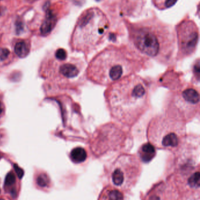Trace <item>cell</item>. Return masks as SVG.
I'll return each mask as SVG.
<instances>
[{
  "mask_svg": "<svg viewBox=\"0 0 200 200\" xmlns=\"http://www.w3.org/2000/svg\"><path fill=\"white\" fill-rule=\"evenodd\" d=\"M2 200V199H1V200Z\"/></svg>",
  "mask_w": 200,
  "mask_h": 200,
  "instance_id": "27",
  "label": "cell"
},
{
  "mask_svg": "<svg viewBox=\"0 0 200 200\" xmlns=\"http://www.w3.org/2000/svg\"><path fill=\"white\" fill-rule=\"evenodd\" d=\"M57 23V18L52 12L49 10L47 9V15L45 20L42 23L41 27V32L42 35L47 36L50 34L51 31L54 28Z\"/></svg>",
  "mask_w": 200,
  "mask_h": 200,
  "instance_id": "14",
  "label": "cell"
},
{
  "mask_svg": "<svg viewBox=\"0 0 200 200\" xmlns=\"http://www.w3.org/2000/svg\"><path fill=\"white\" fill-rule=\"evenodd\" d=\"M9 55V49L5 48L0 49V60H4Z\"/></svg>",
  "mask_w": 200,
  "mask_h": 200,
  "instance_id": "22",
  "label": "cell"
},
{
  "mask_svg": "<svg viewBox=\"0 0 200 200\" xmlns=\"http://www.w3.org/2000/svg\"><path fill=\"white\" fill-rule=\"evenodd\" d=\"M157 154V149L149 142L142 144L137 151V157L141 162L149 163Z\"/></svg>",
  "mask_w": 200,
  "mask_h": 200,
  "instance_id": "11",
  "label": "cell"
},
{
  "mask_svg": "<svg viewBox=\"0 0 200 200\" xmlns=\"http://www.w3.org/2000/svg\"><path fill=\"white\" fill-rule=\"evenodd\" d=\"M76 47L86 55L91 54L107 38L109 22L106 16L98 8L84 11L78 22Z\"/></svg>",
  "mask_w": 200,
  "mask_h": 200,
  "instance_id": "5",
  "label": "cell"
},
{
  "mask_svg": "<svg viewBox=\"0 0 200 200\" xmlns=\"http://www.w3.org/2000/svg\"><path fill=\"white\" fill-rule=\"evenodd\" d=\"M142 173L141 161L133 154L122 153L110 164L108 170L112 185L122 192H128L137 182Z\"/></svg>",
  "mask_w": 200,
  "mask_h": 200,
  "instance_id": "8",
  "label": "cell"
},
{
  "mask_svg": "<svg viewBox=\"0 0 200 200\" xmlns=\"http://www.w3.org/2000/svg\"><path fill=\"white\" fill-rule=\"evenodd\" d=\"M172 184L163 181L154 185L145 195L144 200H171Z\"/></svg>",
  "mask_w": 200,
  "mask_h": 200,
  "instance_id": "10",
  "label": "cell"
},
{
  "mask_svg": "<svg viewBox=\"0 0 200 200\" xmlns=\"http://www.w3.org/2000/svg\"><path fill=\"white\" fill-rule=\"evenodd\" d=\"M123 192L112 185H108L101 191L98 200H124Z\"/></svg>",
  "mask_w": 200,
  "mask_h": 200,
  "instance_id": "12",
  "label": "cell"
},
{
  "mask_svg": "<svg viewBox=\"0 0 200 200\" xmlns=\"http://www.w3.org/2000/svg\"><path fill=\"white\" fill-rule=\"evenodd\" d=\"M2 112V105L0 103V115L1 114Z\"/></svg>",
  "mask_w": 200,
  "mask_h": 200,
  "instance_id": "25",
  "label": "cell"
},
{
  "mask_svg": "<svg viewBox=\"0 0 200 200\" xmlns=\"http://www.w3.org/2000/svg\"><path fill=\"white\" fill-rule=\"evenodd\" d=\"M2 11H3V9H2L1 7H0V15H1V14L2 13Z\"/></svg>",
  "mask_w": 200,
  "mask_h": 200,
  "instance_id": "26",
  "label": "cell"
},
{
  "mask_svg": "<svg viewBox=\"0 0 200 200\" xmlns=\"http://www.w3.org/2000/svg\"><path fill=\"white\" fill-rule=\"evenodd\" d=\"M37 183L41 187H45L48 183V176L45 174H42L38 176L37 178Z\"/></svg>",
  "mask_w": 200,
  "mask_h": 200,
  "instance_id": "19",
  "label": "cell"
},
{
  "mask_svg": "<svg viewBox=\"0 0 200 200\" xmlns=\"http://www.w3.org/2000/svg\"><path fill=\"white\" fill-rule=\"evenodd\" d=\"M176 52L175 62H180L193 56L197 51L199 31L194 21L185 19L176 27Z\"/></svg>",
  "mask_w": 200,
  "mask_h": 200,
  "instance_id": "9",
  "label": "cell"
},
{
  "mask_svg": "<svg viewBox=\"0 0 200 200\" xmlns=\"http://www.w3.org/2000/svg\"><path fill=\"white\" fill-rule=\"evenodd\" d=\"M150 60L131 46L110 45L90 60L87 79L95 85L107 87L127 76L150 67Z\"/></svg>",
  "mask_w": 200,
  "mask_h": 200,
  "instance_id": "2",
  "label": "cell"
},
{
  "mask_svg": "<svg viewBox=\"0 0 200 200\" xmlns=\"http://www.w3.org/2000/svg\"><path fill=\"white\" fill-rule=\"evenodd\" d=\"M82 67H79L74 63H69L63 64L60 67V72L67 79H75L81 73Z\"/></svg>",
  "mask_w": 200,
  "mask_h": 200,
  "instance_id": "13",
  "label": "cell"
},
{
  "mask_svg": "<svg viewBox=\"0 0 200 200\" xmlns=\"http://www.w3.org/2000/svg\"><path fill=\"white\" fill-rule=\"evenodd\" d=\"M177 0H153L154 5L159 9L170 8L175 4Z\"/></svg>",
  "mask_w": 200,
  "mask_h": 200,
  "instance_id": "18",
  "label": "cell"
},
{
  "mask_svg": "<svg viewBox=\"0 0 200 200\" xmlns=\"http://www.w3.org/2000/svg\"><path fill=\"white\" fill-rule=\"evenodd\" d=\"M192 83L197 85L200 83V59L198 58L193 62L192 65Z\"/></svg>",
  "mask_w": 200,
  "mask_h": 200,
  "instance_id": "16",
  "label": "cell"
},
{
  "mask_svg": "<svg viewBox=\"0 0 200 200\" xmlns=\"http://www.w3.org/2000/svg\"><path fill=\"white\" fill-rule=\"evenodd\" d=\"M131 47L139 54L164 66L175 62L176 37L173 29L153 19L128 26Z\"/></svg>",
  "mask_w": 200,
  "mask_h": 200,
  "instance_id": "3",
  "label": "cell"
},
{
  "mask_svg": "<svg viewBox=\"0 0 200 200\" xmlns=\"http://www.w3.org/2000/svg\"><path fill=\"white\" fill-rule=\"evenodd\" d=\"M24 29V26L21 22H18L16 24V32L18 34L21 33Z\"/></svg>",
  "mask_w": 200,
  "mask_h": 200,
  "instance_id": "24",
  "label": "cell"
},
{
  "mask_svg": "<svg viewBox=\"0 0 200 200\" xmlns=\"http://www.w3.org/2000/svg\"><path fill=\"white\" fill-rule=\"evenodd\" d=\"M55 56L58 60H65L67 57V52L64 49H59L56 52Z\"/></svg>",
  "mask_w": 200,
  "mask_h": 200,
  "instance_id": "21",
  "label": "cell"
},
{
  "mask_svg": "<svg viewBox=\"0 0 200 200\" xmlns=\"http://www.w3.org/2000/svg\"><path fill=\"white\" fill-rule=\"evenodd\" d=\"M14 51L18 57L24 58L28 55L29 49L27 44H26L24 42H19L16 45Z\"/></svg>",
  "mask_w": 200,
  "mask_h": 200,
  "instance_id": "17",
  "label": "cell"
},
{
  "mask_svg": "<svg viewBox=\"0 0 200 200\" xmlns=\"http://www.w3.org/2000/svg\"><path fill=\"white\" fill-rule=\"evenodd\" d=\"M187 135L186 125L173 120L164 113L154 115L146 127L148 142L157 149L175 152Z\"/></svg>",
  "mask_w": 200,
  "mask_h": 200,
  "instance_id": "7",
  "label": "cell"
},
{
  "mask_svg": "<svg viewBox=\"0 0 200 200\" xmlns=\"http://www.w3.org/2000/svg\"><path fill=\"white\" fill-rule=\"evenodd\" d=\"M103 97L112 118L131 129L150 109L151 84L133 74L107 86Z\"/></svg>",
  "mask_w": 200,
  "mask_h": 200,
  "instance_id": "1",
  "label": "cell"
},
{
  "mask_svg": "<svg viewBox=\"0 0 200 200\" xmlns=\"http://www.w3.org/2000/svg\"><path fill=\"white\" fill-rule=\"evenodd\" d=\"M163 111L168 117L185 125L198 118L199 86L191 82H181L171 88L164 100Z\"/></svg>",
  "mask_w": 200,
  "mask_h": 200,
  "instance_id": "4",
  "label": "cell"
},
{
  "mask_svg": "<svg viewBox=\"0 0 200 200\" xmlns=\"http://www.w3.org/2000/svg\"><path fill=\"white\" fill-rule=\"evenodd\" d=\"M133 140L130 129L116 122H108L96 127L90 135L88 143L91 153L99 158L110 152L129 148Z\"/></svg>",
  "mask_w": 200,
  "mask_h": 200,
  "instance_id": "6",
  "label": "cell"
},
{
  "mask_svg": "<svg viewBox=\"0 0 200 200\" xmlns=\"http://www.w3.org/2000/svg\"><path fill=\"white\" fill-rule=\"evenodd\" d=\"M14 170H15V171L17 173L18 178H22V177H23L24 175V170L22 168H20L16 164H15L14 165Z\"/></svg>",
  "mask_w": 200,
  "mask_h": 200,
  "instance_id": "23",
  "label": "cell"
},
{
  "mask_svg": "<svg viewBox=\"0 0 200 200\" xmlns=\"http://www.w3.org/2000/svg\"><path fill=\"white\" fill-rule=\"evenodd\" d=\"M16 182V177L13 173L10 172L7 174L5 180V184L7 186H9L14 184Z\"/></svg>",
  "mask_w": 200,
  "mask_h": 200,
  "instance_id": "20",
  "label": "cell"
},
{
  "mask_svg": "<svg viewBox=\"0 0 200 200\" xmlns=\"http://www.w3.org/2000/svg\"><path fill=\"white\" fill-rule=\"evenodd\" d=\"M88 152L82 147H76L74 148L70 153V158L75 163H82L88 158Z\"/></svg>",
  "mask_w": 200,
  "mask_h": 200,
  "instance_id": "15",
  "label": "cell"
}]
</instances>
